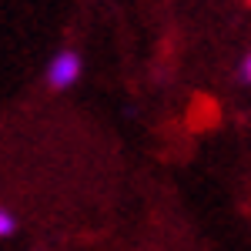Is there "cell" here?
I'll return each mask as SVG.
<instances>
[{
  "label": "cell",
  "mask_w": 251,
  "mask_h": 251,
  "mask_svg": "<svg viewBox=\"0 0 251 251\" xmlns=\"http://www.w3.org/2000/svg\"><path fill=\"white\" fill-rule=\"evenodd\" d=\"M80 71H84V57L74 47H60L44 67V84L50 91H71L80 80Z\"/></svg>",
  "instance_id": "cell-1"
},
{
  "label": "cell",
  "mask_w": 251,
  "mask_h": 251,
  "mask_svg": "<svg viewBox=\"0 0 251 251\" xmlns=\"http://www.w3.org/2000/svg\"><path fill=\"white\" fill-rule=\"evenodd\" d=\"M14 234H17V214L0 204V241L3 238H14Z\"/></svg>",
  "instance_id": "cell-2"
},
{
  "label": "cell",
  "mask_w": 251,
  "mask_h": 251,
  "mask_svg": "<svg viewBox=\"0 0 251 251\" xmlns=\"http://www.w3.org/2000/svg\"><path fill=\"white\" fill-rule=\"evenodd\" d=\"M238 77H241V84H248V87H251V50L241 57V64H238Z\"/></svg>",
  "instance_id": "cell-3"
}]
</instances>
